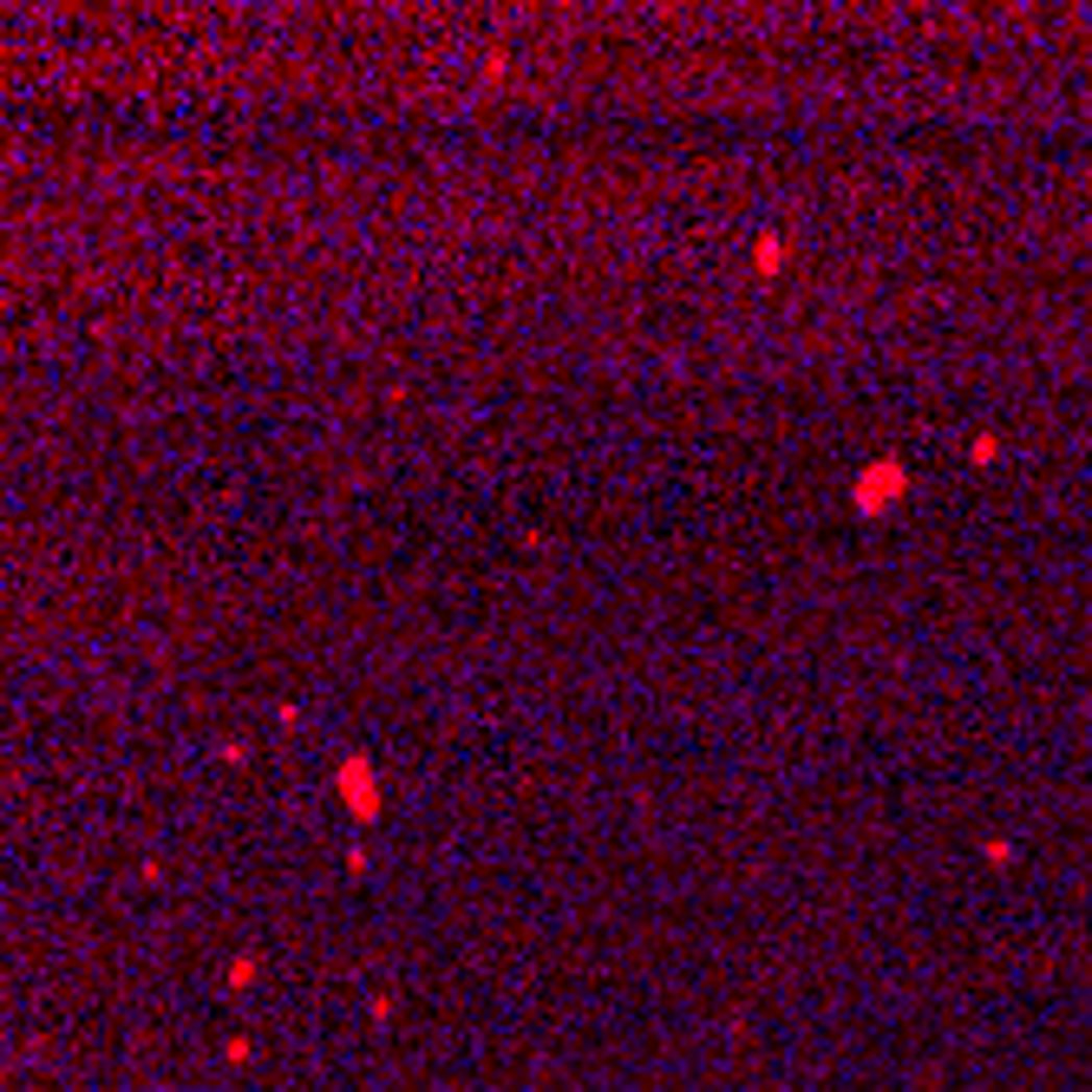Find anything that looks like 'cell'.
<instances>
[{"mask_svg": "<svg viewBox=\"0 0 1092 1092\" xmlns=\"http://www.w3.org/2000/svg\"><path fill=\"white\" fill-rule=\"evenodd\" d=\"M896 491H903V471H896V465H883V471L864 478V504H883V498H896Z\"/></svg>", "mask_w": 1092, "mask_h": 1092, "instance_id": "6da1fadb", "label": "cell"}]
</instances>
